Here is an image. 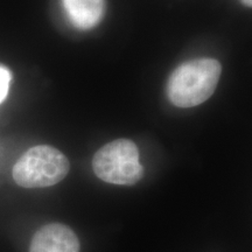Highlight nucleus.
I'll list each match as a JSON object with an SVG mask.
<instances>
[{
	"label": "nucleus",
	"instance_id": "1",
	"mask_svg": "<svg viewBox=\"0 0 252 252\" xmlns=\"http://www.w3.org/2000/svg\"><path fill=\"white\" fill-rule=\"evenodd\" d=\"M222 65L215 59L202 58L179 65L168 77L166 93L169 102L178 108L200 105L215 93Z\"/></svg>",
	"mask_w": 252,
	"mask_h": 252
},
{
	"label": "nucleus",
	"instance_id": "2",
	"mask_svg": "<svg viewBox=\"0 0 252 252\" xmlns=\"http://www.w3.org/2000/svg\"><path fill=\"white\" fill-rule=\"evenodd\" d=\"M70 171L68 158L49 145L26 151L13 167V179L24 188H45L61 182Z\"/></svg>",
	"mask_w": 252,
	"mask_h": 252
},
{
	"label": "nucleus",
	"instance_id": "3",
	"mask_svg": "<svg viewBox=\"0 0 252 252\" xmlns=\"http://www.w3.org/2000/svg\"><path fill=\"white\" fill-rule=\"evenodd\" d=\"M93 169L100 180L119 186L138 184L144 176L139 151L130 139H117L104 145L94 153Z\"/></svg>",
	"mask_w": 252,
	"mask_h": 252
},
{
	"label": "nucleus",
	"instance_id": "4",
	"mask_svg": "<svg viewBox=\"0 0 252 252\" xmlns=\"http://www.w3.org/2000/svg\"><path fill=\"white\" fill-rule=\"evenodd\" d=\"M80 241L69 226L49 223L33 236L30 252H80Z\"/></svg>",
	"mask_w": 252,
	"mask_h": 252
},
{
	"label": "nucleus",
	"instance_id": "5",
	"mask_svg": "<svg viewBox=\"0 0 252 252\" xmlns=\"http://www.w3.org/2000/svg\"><path fill=\"white\" fill-rule=\"evenodd\" d=\"M62 4L69 21L80 31L97 27L106 13L105 0H62Z\"/></svg>",
	"mask_w": 252,
	"mask_h": 252
},
{
	"label": "nucleus",
	"instance_id": "6",
	"mask_svg": "<svg viewBox=\"0 0 252 252\" xmlns=\"http://www.w3.org/2000/svg\"><path fill=\"white\" fill-rule=\"evenodd\" d=\"M9 82H11V72L7 69L0 67V103L7 96Z\"/></svg>",
	"mask_w": 252,
	"mask_h": 252
},
{
	"label": "nucleus",
	"instance_id": "7",
	"mask_svg": "<svg viewBox=\"0 0 252 252\" xmlns=\"http://www.w3.org/2000/svg\"><path fill=\"white\" fill-rule=\"evenodd\" d=\"M241 2L247 7H251L252 6V0H241Z\"/></svg>",
	"mask_w": 252,
	"mask_h": 252
}]
</instances>
